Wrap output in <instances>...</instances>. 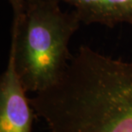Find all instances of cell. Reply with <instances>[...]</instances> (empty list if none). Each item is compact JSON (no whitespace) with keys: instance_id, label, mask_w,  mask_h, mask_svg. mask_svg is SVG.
Here are the masks:
<instances>
[{"instance_id":"obj_1","label":"cell","mask_w":132,"mask_h":132,"mask_svg":"<svg viewBox=\"0 0 132 132\" xmlns=\"http://www.w3.org/2000/svg\"><path fill=\"white\" fill-rule=\"evenodd\" d=\"M30 103L48 132H132V61L82 45L61 80Z\"/></svg>"},{"instance_id":"obj_2","label":"cell","mask_w":132,"mask_h":132,"mask_svg":"<svg viewBox=\"0 0 132 132\" xmlns=\"http://www.w3.org/2000/svg\"><path fill=\"white\" fill-rule=\"evenodd\" d=\"M12 8L10 46L27 93L34 94L61 80L72 59L70 39L81 22L55 0H8Z\"/></svg>"},{"instance_id":"obj_3","label":"cell","mask_w":132,"mask_h":132,"mask_svg":"<svg viewBox=\"0 0 132 132\" xmlns=\"http://www.w3.org/2000/svg\"><path fill=\"white\" fill-rule=\"evenodd\" d=\"M26 94L15 67L14 50L10 46L0 80V132H32L35 115Z\"/></svg>"},{"instance_id":"obj_4","label":"cell","mask_w":132,"mask_h":132,"mask_svg":"<svg viewBox=\"0 0 132 132\" xmlns=\"http://www.w3.org/2000/svg\"><path fill=\"white\" fill-rule=\"evenodd\" d=\"M72 8L83 24L132 27V0H55Z\"/></svg>"}]
</instances>
